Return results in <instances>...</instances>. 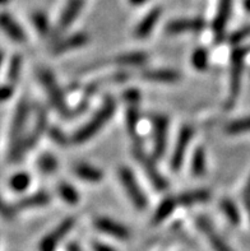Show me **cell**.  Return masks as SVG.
<instances>
[{
  "label": "cell",
  "mask_w": 250,
  "mask_h": 251,
  "mask_svg": "<svg viewBox=\"0 0 250 251\" xmlns=\"http://www.w3.org/2000/svg\"><path fill=\"white\" fill-rule=\"evenodd\" d=\"M29 115V105L28 102L22 100L18 102L16 107V111L13 114V120L10 124L9 135L12 139V147L9 151V161L12 162H18L19 159L25 156V147H23V140H25V127L27 124V119Z\"/></svg>",
  "instance_id": "cell-2"
},
{
  "label": "cell",
  "mask_w": 250,
  "mask_h": 251,
  "mask_svg": "<svg viewBox=\"0 0 250 251\" xmlns=\"http://www.w3.org/2000/svg\"><path fill=\"white\" fill-rule=\"evenodd\" d=\"M13 95H14V86H13L12 83H5V84L1 87V91H0L1 101H8V100L12 99Z\"/></svg>",
  "instance_id": "cell-38"
},
{
  "label": "cell",
  "mask_w": 250,
  "mask_h": 251,
  "mask_svg": "<svg viewBox=\"0 0 250 251\" xmlns=\"http://www.w3.org/2000/svg\"><path fill=\"white\" fill-rule=\"evenodd\" d=\"M225 133L228 135H240L250 133V116L232 120L225 125Z\"/></svg>",
  "instance_id": "cell-32"
},
{
  "label": "cell",
  "mask_w": 250,
  "mask_h": 251,
  "mask_svg": "<svg viewBox=\"0 0 250 251\" xmlns=\"http://www.w3.org/2000/svg\"><path fill=\"white\" fill-rule=\"evenodd\" d=\"M128 1H129L130 5L140 6V5H144V4H146L148 0H128Z\"/></svg>",
  "instance_id": "cell-41"
},
{
  "label": "cell",
  "mask_w": 250,
  "mask_h": 251,
  "mask_svg": "<svg viewBox=\"0 0 250 251\" xmlns=\"http://www.w3.org/2000/svg\"><path fill=\"white\" fill-rule=\"evenodd\" d=\"M206 27L202 18H179L170 21L166 25L165 31L168 35H181L189 32H199Z\"/></svg>",
  "instance_id": "cell-13"
},
{
  "label": "cell",
  "mask_w": 250,
  "mask_h": 251,
  "mask_svg": "<svg viewBox=\"0 0 250 251\" xmlns=\"http://www.w3.org/2000/svg\"><path fill=\"white\" fill-rule=\"evenodd\" d=\"M190 171H192V175L195 177H200L206 174L207 154L203 147H196L194 150L192 154V161H190Z\"/></svg>",
  "instance_id": "cell-24"
},
{
  "label": "cell",
  "mask_w": 250,
  "mask_h": 251,
  "mask_svg": "<svg viewBox=\"0 0 250 251\" xmlns=\"http://www.w3.org/2000/svg\"><path fill=\"white\" fill-rule=\"evenodd\" d=\"M115 110H116V101L114 100V97L106 96L104 100V103L100 106V108L95 112V115L83 126L77 129L76 133L72 135L70 143L83 144L85 142H88L91 138L95 137L96 134L101 130L105 125L108 124L109 120L115 114Z\"/></svg>",
  "instance_id": "cell-1"
},
{
  "label": "cell",
  "mask_w": 250,
  "mask_h": 251,
  "mask_svg": "<svg viewBox=\"0 0 250 251\" xmlns=\"http://www.w3.org/2000/svg\"><path fill=\"white\" fill-rule=\"evenodd\" d=\"M162 16V8L161 6H155L149 12L146 13V16L140 19L138 25H136V29H134V36L137 38H143L148 37L152 31L155 29V27L159 23L160 18Z\"/></svg>",
  "instance_id": "cell-15"
},
{
  "label": "cell",
  "mask_w": 250,
  "mask_h": 251,
  "mask_svg": "<svg viewBox=\"0 0 250 251\" xmlns=\"http://www.w3.org/2000/svg\"><path fill=\"white\" fill-rule=\"evenodd\" d=\"M22 56L21 55H13L9 60V65H8V83H14L17 82V79L21 75V72H22Z\"/></svg>",
  "instance_id": "cell-33"
},
{
  "label": "cell",
  "mask_w": 250,
  "mask_h": 251,
  "mask_svg": "<svg viewBox=\"0 0 250 251\" xmlns=\"http://www.w3.org/2000/svg\"><path fill=\"white\" fill-rule=\"evenodd\" d=\"M196 226L199 228L200 232L206 236L208 240L209 245L212 246L215 251H231V249L226 245V242L221 239V236L216 232V229L211 225L206 217H198L196 218Z\"/></svg>",
  "instance_id": "cell-18"
},
{
  "label": "cell",
  "mask_w": 250,
  "mask_h": 251,
  "mask_svg": "<svg viewBox=\"0 0 250 251\" xmlns=\"http://www.w3.org/2000/svg\"><path fill=\"white\" fill-rule=\"evenodd\" d=\"M194 129L190 125H184L181 126L179 135H177L176 143H175L174 151L171 153L170 158V169L174 172H177L181 169L184 163V159L187 156L188 148L190 146V142L193 139Z\"/></svg>",
  "instance_id": "cell-8"
},
{
  "label": "cell",
  "mask_w": 250,
  "mask_h": 251,
  "mask_svg": "<svg viewBox=\"0 0 250 251\" xmlns=\"http://www.w3.org/2000/svg\"><path fill=\"white\" fill-rule=\"evenodd\" d=\"M93 226L97 231L111 236L117 240H128L130 237V231L127 227L116 222V221L108 218V217H98L93 221Z\"/></svg>",
  "instance_id": "cell-12"
},
{
  "label": "cell",
  "mask_w": 250,
  "mask_h": 251,
  "mask_svg": "<svg viewBox=\"0 0 250 251\" xmlns=\"http://www.w3.org/2000/svg\"><path fill=\"white\" fill-rule=\"evenodd\" d=\"M8 185L14 193H25L31 185V176L27 172H17L9 177Z\"/></svg>",
  "instance_id": "cell-31"
},
{
  "label": "cell",
  "mask_w": 250,
  "mask_h": 251,
  "mask_svg": "<svg viewBox=\"0 0 250 251\" xmlns=\"http://www.w3.org/2000/svg\"><path fill=\"white\" fill-rule=\"evenodd\" d=\"M74 223H76V220L72 217L61 221V223L56 228L53 229L48 236H45L42 239L41 244H40V251H55L57 244L68 235L70 229L73 228Z\"/></svg>",
  "instance_id": "cell-11"
},
{
  "label": "cell",
  "mask_w": 250,
  "mask_h": 251,
  "mask_svg": "<svg viewBox=\"0 0 250 251\" xmlns=\"http://www.w3.org/2000/svg\"><path fill=\"white\" fill-rule=\"evenodd\" d=\"M249 216H250V209H249Z\"/></svg>",
  "instance_id": "cell-45"
},
{
  "label": "cell",
  "mask_w": 250,
  "mask_h": 251,
  "mask_svg": "<svg viewBox=\"0 0 250 251\" xmlns=\"http://www.w3.org/2000/svg\"><path fill=\"white\" fill-rule=\"evenodd\" d=\"M36 166H37V170L44 175H51L54 174L57 170V159L54 154L46 152L42 153L41 156L37 158V162H36Z\"/></svg>",
  "instance_id": "cell-28"
},
{
  "label": "cell",
  "mask_w": 250,
  "mask_h": 251,
  "mask_svg": "<svg viewBox=\"0 0 250 251\" xmlns=\"http://www.w3.org/2000/svg\"><path fill=\"white\" fill-rule=\"evenodd\" d=\"M249 36H250V25H244V27H241V28L238 29V31L232 32L231 35H230V37H228V41H230V44L238 46V45H240L241 42L244 41L245 38L249 37Z\"/></svg>",
  "instance_id": "cell-35"
},
{
  "label": "cell",
  "mask_w": 250,
  "mask_h": 251,
  "mask_svg": "<svg viewBox=\"0 0 250 251\" xmlns=\"http://www.w3.org/2000/svg\"><path fill=\"white\" fill-rule=\"evenodd\" d=\"M46 130H48V114L45 111V108H37L35 124L32 126V130L26 135L25 140H23V147H25L26 152L32 150L38 143L40 138L44 135Z\"/></svg>",
  "instance_id": "cell-14"
},
{
  "label": "cell",
  "mask_w": 250,
  "mask_h": 251,
  "mask_svg": "<svg viewBox=\"0 0 250 251\" xmlns=\"http://www.w3.org/2000/svg\"><path fill=\"white\" fill-rule=\"evenodd\" d=\"M127 129L132 139L136 140L137 144H139V137H138V124H139V110L138 105H128L127 114Z\"/></svg>",
  "instance_id": "cell-26"
},
{
  "label": "cell",
  "mask_w": 250,
  "mask_h": 251,
  "mask_svg": "<svg viewBox=\"0 0 250 251\" xmlns=\"http://www.w3.org/2000/svg\"><path fill=\"white\" fill-rule=\"evenodd\" d=\"M92 249H93V251H116L114 248L98 241H95L92 244Z\"/></svg>",
  "instance_id": "cell-40"
},
{
  "label": "cell",
  "mask_w": 250,
  "mask_h": 251,
  "mask_svg": "<svg viewBox=\"0 0 250 251\" xmlns=\"http://www.w3.org/2000/svg\"><path fill=\"white\" fill-rule=\"evenodd\" d=\"M179 205L176 197L168 195V197L164 198L161 203L159 204V207L156 208V212L152 217V225H160L164 221H166L171 214L174 213V210Z\"/></svg>",
  "instance_id": "cell-23"
},
{
  "label": "cell",
  "mask_w": 250,
  "mask_h": 251,
  "mask_svg": "<svg viewBox=\"0 0 250 251\" xmlns=\"http://www.w3.org/2000/svg\"><path fill=\"white\" fill-rule=\"evenodd\" d=\"M50 203V195L46 191H38L35 194L25 197L22 199H19L16 204H3V213L6 217H13L21 210L32 209V208H40L45 207Z\"/></svg>",
  "instance_id": "cell-9"
},
{
  "label": "cell",
  "mask_w": 250,
  "mask_h": 251,
  "mask_svg": "<svg viewBox=\"0 0 250 251\" xmlns=\"http://www.w3.org/2000/svg\"><path fill=\"white\" fill-rule=\"evenodd\" d=\"M142 79L152 83H164V84H172L181 79L180 72L170 68L165 69H148L142 73Z\"/></svg>",
  "instance_id": "cell-19"
},
{
  "label": "cell",
  "mask_w": 250,
  "mask_h": 251,
  "mask_svg": "<svg viewBox=\"0 0 250 251\" xmlns=\"http://www.w3.org/2000/svg\"><path fill=\"white\" fill-rule=\"evenodd\" d=\"M48 131H49V135H50L51 139L54 140L57 146L65 147L70 142V140L67 138V135H65V134H64L63 131L59 129V127L51 126Z\"/></svg>",
  "instance_id": "cell-36"
},
{
  "label": "cell",
  "mask_w": 250,
  "mask_h": 251,
  "mask_svg": "<svg viewBox=\"0 0 250 251\" xmlns=\"http://www.w3.org/2000/svg\"><path fill=\"white\" fill-rule=\"evenodd\" d=\"M88 36L85 35L84 32H77V33L68 36V37L63 38V40H59V41L53 46L51 52L54 55L65 54V52H69V51L83 48V46H85V45L88 44Z\"/></svg>",
  "instance_id": "cell-16"
},
{
  "label": "cell",
  "mask_w": 250,
  "mask_h": 251,
  "mask_svg": "<svg viewBox=\"0 0 250 251\" xmlns=\"http://www.w3.org/2000/svg\"><path fill=\"white\" fill-rule=\"evenodd\" d=\"M1 28H3L4 33H5L8 37L14 42H26V33L23 31V28L18 25L16 19L13 18L12 16H9L8 13H3L1 14Z\"/></svg>",
  "instance_id": "cell-20"
},
{
  "label": "cell",
  "mask_w": 250,
  "mask_h": 251,
  "mask_svg": "<svg viewBox=\"0 0 250 251\" xmlns=\"http://www.w3.org/2000/svg\"><path fill=\"white\" fill-rule=\"evenodd\" d=\"M117 177L134 207L138 210L146 209L148 207V198L140 188L134 172L127 166H121L117 170Z\"/></svg>",
  "instance_id": "cell-4"
},
{
  "label": "cell",
  "mask_w": 250,
  "mask_h": 251,
  "mask_svg": "<svg viewBox=\"0 0 250 251\" xmlns=\"http://www.w3.org/2000/svg\"><path fill=\"white\" fill-rule=\"evenodd\" d=\"M250 52V48H236L231 52L230 60V89L226 107L231 108L238 100L241 88V76L244 70V59Z\"/></svg>",
  "instance_id": "cell-3"
},
{
  "label": "cell",
  "mask_w": 250,
  "mask_h": 251,
  "mask_svg": "<svg viewBox=\"0 0 250 251\" xmlns=\"http://www.w3.org/2000/svg\"><path fill=\"white\" fill-rule=\"evenodd\" d=\"M38 80L44 86L46 95H48L51 105L54 106L55 110L60 115H63V116H67V118L73 116V111H70L69 107H68L63 91H61L59 84H57L53 73L49 72L48 69H41L38 72Z\"/></svg>",
  "instance_id": "cell-5"
},
{
  "label": "cell",
  "mask_w": 250,
  "mask_h": 251,
  "mask_svg": "<svg viewBox=\"0 0 250 251\" xmlns=\"http://www.w3.org/2000/svg\"><path fill=\"white\" fill-rule=\"evenodd\" d=\"M115 63L125 67H139L148 61V55L143 51H130L115 57Z\"/></svg>",
  "instance_id": "cell-25"
},
{
  "label": "cell",
  "mask_w": 250,
  "mask_h": 251,
  "mask_svg": "<svg viewBox=\"0 0 250 251\" xmlns=\"http://www.w3.org/2000/svg\"><path fill=\"white\" fill-rule=\"evenodd\" d=\"M232 1L234 0H219L217 12H216L212 25V31L213 36H215L216 44H220L225 38L226 25H227L228 19H230V16H231Z\"/></svg>",
  "instance_id": "cell-10"
},
{
  "label": "cell",
  "mask_w": 250,
  "mask_h": 251,
  "mask_svg": "<svg viewBox=\"0 0 250 251\" xmlns=\"http://www.w3.org/2000/svg\"><path fill=\"white\" fill-rule=\"evenodd\" d=\"M190 64L198 72H206L209 64V52L206 48H196L190 56Z\"/></svg>",
  "instance_id": "cell-29"
},
{
  "label": "cell",
  "mask_w": 250,
  "mask_h": 251,
  "mask_svg": "<svg viewBox=\"0 0 250 251\" xmlns=\"http://www.w3.org/2000/svg\"><path fill=\"white\" fill-rule=\"evenodd\" d=\"M220 208H221L223 216L227 218V221L234 226H238L241 221L240 212H239L238 205L230 199V198H222L220 201Z\"/></svg>",
  "instance_id": "cell-27"
},
{
  "label": "cell",
  "mask_w": 250,
  "mask_h": 251,
  "mask_svg": "<svg viewBox=\"0 0 250 251\" xmlns=\"http://www.w3.org/2000/svg\"><path fill=\"white\" fill-rule=\"evenodd\" d=\"M133 154L136 161L142 167V170L144 171V174L148 177L149 182L152 184L153 188L157 191H165L168 188V184L166 181V178L160 174L159 169L156 166L155 158L147 154L139 144H137L134 147Z\"/></svg>",
  "instance_id": "cell-6"
},
{
  "label": "cell",
  "mask_w": 250,
  "mask_h": 251,
  "mask_svg": "<svg viewBox=\"0 0 250 251\" xmlns=\"http://www.w3.org/2000/svg\"><path fill=\"white\" fill-rule=\"evenodd\" d=\"M153 126V144L152 156L155 159L164 157L167 148V135H168V119L166 115L156 114L152 116Z\"/></svg>",
  "instance_id": "cell-7"
},
{
  "label": "cell",
  "mask_w": 250,
  "mask_h": 251,
  "mask_svg": "<svg viewBox=\"0 0 250 251\" xmlns=\"http://www.w3.org/2000/svg\"><path fill=\"white\" fill-rule=\"evenodd\" d=\"M123 99L128 105H138L140 101V92L137 88H129L123 93Z\"/></svg>",
  "instance_id": "cell-37"
},
{
  "label": "cell",
  "mask_w": 250,
  "mask_h": 251,
  "mask_svg": "<svg viewBox=\"0 0 250 251\" xmlns=\"http://www.w3.org/2000/svg\"><path fill=\"white\" fill-rule=\"evenodd\" d=\"M32 23L33 27L37 31L38 35L46 36L50 32V23H49L48 17L42 12H35L32 14Z\"/></svg>",
  "instance_id": "cell-34"
},
{
  "label": "cell",
  "mask_w": 250,
  "mask_h": 251,
  "mask_svg": "<svg viewBox=\"0 0 250 251\" xmlns=\"http://www.w3.org/2000/svg\"><path fill=\"white\" fill-rule=\"evenodd\" d=\"M68 251H83V250L80 248V246L77 245V244H70V245L68 246Z\"/></svg>",
  "instance_id": "cell-42"
},
{
  "label": "cell",
  "mask_w": 250,
  "mask_h": 251,
  "mask_svg": "<svg viewBox=\"0 0 250 251\" xmlns=\"http://www.w3.org/2000/svg\"><path fill=\"white\" fill-rule=\"evenodd\" d=\"M84 5V0H68L63 12L60 14V18L57 21V32H63L76 22L80 13L82 12V8Z\"/></svg>",
  "instance_id": "cell-17"
},
{
  "label": "cell",
  "mask_w": 250,
  "mask_h": 251,
  "mask_svg": "<svg viewBox=\"0 0 250 251\" xmlns=\"http://www.w3.org/2000/svg\"><path fill=\"white\" fill-rule=\"evenodd\" d=\"M73 172L76 174L77 177L81 178V180H83L85 182H89V184H98L104 178V172H102V170H100L96 166L89 165V163H77L74 166Z\"/></svg>",
  "instance_id": "cell-21"
},
{
  "label": "cell",
  "mask_w": 250,
  "mask_h": 251,
  "mask_svg": "<svg viewBox=\"0 0 250 251\" xmlns=\"http://www.w3.org/2000/svg\"><path fill=\"white\" fill-rule=\"evenodd\" d=\"M243 203H244V205L248 208V210H249L250 209V176L247 185H245L244 191H243Z\"/></svg>",
  "instance_id": "cell-39"
},
{
  "label": "cell",
  "mask_w": 250,
  "mask_h": 251,
  "mask_svg": "<svg viewBox=\"0 0 250 251\" xmlns=\"http://www.w3.org/2000/svg\"><path fill=\"white\" fill-rule=\"evenodd\" d=\"M179 205L189 207V205H195V204L207 203L211 199V191L208 189H196V190H190L181 193L176 195Z\"/></svg>",
  "instance_id": "cell-22"
},
{
  "label": "cell",
  "mask_w": 250,
  "mask_h": 251,
  "mask_svg": "<svg viewBox=\"0 0 250 251\" xmlns=\"http://www.w3.org/2000/svg\"><path fill=\"white\" fill-rule=\"evenodd\" d=\"M243 6H244L245 12L250 14V0H243Z\"/></svg>",
  "instance_id": "cell-43"
},
{
  "label": "cell",
  "mask_w": 250,
  "mask_h": 251,
  "mask_svg": "<svg viewBox=\"0 0 250 251\" xmlns=\"http://www.w3.org/2000/svg\"><path fill=\"white\" fill-rule=\"evenodd\" d=\"M57 195L60 197V199H63L64 201L69 205H76L80 201V194L77 189L74 188L72 184H68V182H60L57 185L56 188Z\"/></svg>",
  "instance_id": "cell-30"
},
{
  "label": "cell",
  "mask_w": 250,
  "mask_h": 251,
  "mask_svg": "<svg viewBox=\"0 0 250 251\" xmlns=\"http://www.w3.org/2000/svg\"><path fill=\"white\" fill-rule=\"evenodd\" d=\"M8 1H10V0H1V3H3V5H5V4L8 3Z\"/></svg>",
  "instance_id": "cell-44"
}]
</instances>
